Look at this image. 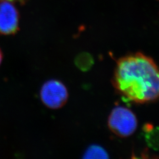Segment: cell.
<instances>
[{
	"label": "cell",
	"mask_w": 159,
	"mask_h": 159,
	"mask_svg": "<svg viewBox=\"0 0 159 159\" xmlns=\"http://www.w3.org/2000/svg\"><path fill=\"white\" fill-rule=\"evenodd\" d=\"M111 81L116 91L127 101L144 104L159 99V67L142 52L119 58Z\"/></svg>",
	"instance_id": "1"
},
{
	"label": "cell",
	"mask_w": 159,
	"mask_h": 159,
	"mask_svg": "<svg viewBox=\"0 0 159 159\" xmlns=\"http://www.w3.org/2000/svg\"><path fill=\"white\" fill-rule=\"evenodd\" d=\"M108 128L116 136L120 137L130 136L137 127V119L130 109L117 106L112 110L108 116Z\"/></svg>",
	"instance_id": "2"
},
{
	"label": "cell",
	"mask_w": 159,
	"mask_h": 159,
	"mask_svg": "<svg viewBox=\"0 0 159 159\" xmlns=\"http://www.w3.org/2000/svg\"><path fill=\"white\" fill-rule=\"evenodd\" d=\"M84 159H108L109 156L104 148L96 144L90 146L84 153Z\"/></svg>",
	"instance_id": "6"
},
{
	"label": "cell",
	"mask_w": 159,
	"mask_h": 159,
	"mask_svg": "<svg viewBox=\"0 0 159 159\" xmlns=\"http://www.w3.org/2000/svg\"><path fill=\"white\" fill-rule=\"evenodd\" d=\"M10 1V2H11L13 3H15V2H17V3H19V4H25L27 1V0H0V1Z\"/></svg>",
	"instance_id": "8"
},
{
	"label": "cell",
	"mask_w": 159,
	"mask_h": 159,
	"mask_svg": "<svg viewBox=\"0 0 159 159\" xmlns=\"http://www.w3.org/2000/svg\"><path fill=\"white\" fill-rule=\"evenodd\" d=\"M40 99L44 105L50 109L61 108L67 102L68 91L67 87L59 80L46 81L40 91Z\"/></svg>",
	"instance_id": "3"
},
{
	"label": "cell",
	"mask_w": 159,
	"mask_h": 159,
	"mask_svg": "<svg viewBox=\"0 0 159 159\" xmlns=\"http://www.w3.org/2000/svg\"><path fill=\"white\" fill-rule=\"evenodd\" d=\"M92 62V57L87 53L80 54L75 60V63L77 67L83 71H86L90 68Z\"/></svg>",
	"instance_id": "7"
},
{
	"label": "cell",
	"mask_w": 159,
	"mask_h": 159,
	"mask_svg": "<svg viewBox=\"0 0 159 159\" xmlns=\"http://www.w3.org/2000/svg\"><path fill=\"white\" fill-rule=\"evenodd\" d=\"M146 142L150 148L154 150H159V127H154L150 123L145 125L143 127Z\"/></svg>",
	"instance_id": "5"
},
{
	"label": "cell",
	"mask_w": 159,
	"mask_h": 159,
	"mask_svg": "<svg viewBox=\"0 0 159 159\" xmlns=\"http://www.w3.org/2000/svg\"><path fill=\"white\" fill-rule=\"evenodd\" d=\"M20 14L14 3L0 1V34L12 35L20 29Z\"/></svg>",
	"instance_id": "4"
},
{
	"label": "cell",
	"mask_w": 159,
	"mask_h": 159,
	"mask_svg": "<svg viewBox=\"0 0 159 159\" xmlns=\"http://www.w3.org/2000/svg\"><path fill=\"white\" fill-rule=\"evenodd\" d=\"M2 60H3V54H2V50L0 48V66H1V64L2 63Z\"/></svg>",
	"instance_id": "9"
}]
</instances>
